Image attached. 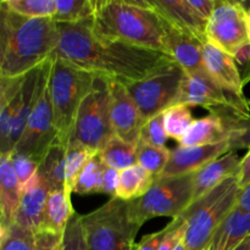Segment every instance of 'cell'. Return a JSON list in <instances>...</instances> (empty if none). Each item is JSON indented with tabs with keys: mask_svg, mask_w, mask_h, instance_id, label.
<instances>
[{
	"mask_svg": "<svg viewBox=\"0 0 250 250\" xmlns=\"http://www.w3.org/2000/svg\"><path fill=\"white\" fill-rule=\"evenodd\" d=\"M9 1V0H1V2H7Z\"/></svg>",
	"mask_w": 250,
	"mask_h": 250,
	"instance_id": "51",
	"label": "cell"
},
{
	"mask_svg": "<svg viewBox=\"0 0 250 250\" xmlns=\"http://www.w3.org/2000/svg\"><path fill=\"white\" fill-rule=\"evenodd\" d=\"M62 234L55 233L48 229H41L36 233L34 250H61Z\"/></svg>",
	"mask_w": 250,
	"mask_h": 250,
	"instance_id": "39",
	"label": "cell"
},
{
	"mask_svg": "<svg viewBox=\"0 0 250 250\" xmlns=\"http://www.w3.org/2000/svg\"><path fill=\"white\" fill-rule=\"evenodd\" d=\"M167 233L164 237L163 242L158 250H175L185 237V221L181 216L175 217L167 225Z\"/></svg>",
	"mask_w": 250,
	"mask_h": 250,
	"instance_id": "38",
	"label": "cell"
},
{
	"mask_svg": "<svg viewBox=\"0 0 250 250\" xmlns=\"http://www.w3.org/2000/svg\"><path fill=\"white\" fill-rule=\"evenodd\" d=\"M232 56H233L237 68H238L243 85L248 84L250 82V43L241 46Z\"/></svg>",
	"mask_w": 250,
	"mask_h": 250,
	"instance_id": "40",
	"label": "cell"
},
{
	"mask_svg": "<svg viewBox=\"0 0 250 250\" xmlns=\"http://www.w3.org/2000/svg\"><path fill=\"white\" fill-rule=\"evenodd\" d=\"M42 66V65H41ZM41 66L29 71L24 75L21 89L17 93L16 105H15L14 116L10 124L9 132V150L11 153L16 144L19 143L22 133L24 131L28 117L34 106L38 92L39 77H41Z\"/></svg>",
	"mask_w": 250,
	"mask_h": 250,
	"instance_id": "18",
	"label": "cell"
},
{
	"mask_svg": "<svg viewBox=\"0 0 250 250\" xmlns=\"http://www.w3.org/2000/svg\"><path fill=\"white\" fill-rule=\"evenodd\" d=\"M155 181L151 175L139 165H133L120 171V181L117 186L116 197L122 200H134L141 198L149 190Z\"/></svg>",
	"mask_w": 250,
	"mask_h": 250,
	"instance_id": "25",
	"label": "cell"
},
{
	"mask_svg": "<svg viewBox=\"0 0 250 250\" xmlns=\"http://www.w3.org/2000/svg\"><path fill=\"white\" fill-rule=\"evenodd\" d=\"M229 153V141L200 146H177L171 150L170 159L160 176H180L193 173L212 160ZM159 177V176H158Z\"/></svg>",
	"mask_w": 250,
	"mask_h": 250,
	"instance_id": "15",
	"label": "cell"
},
{
	"mask_svg": "<svg viewBox=\"0 0 250 250\" xmlns=\"http://www.w3.org/2000/svg\"><path fill=\"white\" fill-rule=\"evenodd\" d=\"M247 15H248V26H249V34H250V9L247 11Z\"/></svg>",
	"mask_w": 250,
	"mask_h": 250,
	"instance_id": "49",
	"label": "cell"
},
{
	"mask_svg": "<svg viewBox=\"0 0 250 250\" xmlns=\"http://www.w3.org/2000/svg\"><path fill=\"white\" fill-rule=\"evenodd\" d=\"M55 6L53 19L56 22L73 23L92 19L93 0H55Z\"/></svg>",
	"mask_w": 250,
	"mask_h": 250,
	"instance_id": "31",
	"label": "cell"
},
{
	"mask_svg": "<svg viewBox=\"0 0 250 250\" xmlns=\"http://www.w3.org/2000/svg\"><path fill=\"white\" fill-rule=\"evenodd\" d=\"M11 11L31 19H44L55 16V0H9L1 2Z\"/></svg>",
	"mask_w": 250,
	"mask_h": 250,
	"instance_id": "33",
	"label": "cell"
},
{
	"mask_svg": "<svg viewBox=\"0 0 250 250\" xmlns=\"http://www.w3.org/2000/svg\"><path fill=\"white\" fill-rule=\"evenodd\" d=\"M248 103H249V105H250V100H248Z\"/></svg>",
	"mask_w": 250,
	"mask_h": 250,
	"instance_id": "52",
	"label": "cell"
},
{
	"mask_svg": "<svg viewBox=\"0 0 250 250\" xmlns=\"http://www.w3.org/2000/svg\"><path fill=\"white\" fill-rule=\"evenodd\" d=\"M76 214L71 202V192L66 188H58L49 192L44 209L42 229L62 234L71 217Z\"/></svg>",
	"mask_w": 250,
	"mask_h": 250,
	"instance_id": "23",
	"label": "cell"
},
{
	"mask_svg": "<svg viewBox=\"0 0 250 250\" xmlns=\"http://www.w3.org/2000/svg\"><path fill=\"white\" fill-rule=\"evenodd\" d=\"M58 28L60 37L55 55L124 84L144 80L175 61L161 51L98 36L93 29L92 19L73 23L58 22Z\"/></svg>",
	"mask_w": 250,
	"mask_h": 250,
	"instance_id": "1",
	"label": "cell"
},
{
	"mask_svg": "<svg viewBox=\"0 0 250 250\" xmlns=\"http://www.w3.org/2000/svg\"><path fill=\"white\" fill-rule=\"evenodd\" d=\"M166 39H167V54L187 73L208 71L205 67L203 45L205 42L200 41L190 32L173 26L165 20Z\"/></svg>",
	"mask_w": 250,
	"mask_h": 250,
	"instance_id": "14",
	"label": "cell"
},
{
	"mask_svg": "<svg viewBox=\"0 0 250 250\" xmlns=\"http://www.w3.org/2000/svg\"><path fill=\"white\" fill-rule=\"evenodd\" d=\"M136 151L137 146L127 143L117 136H114L98 154L105 165L121 171L137 165Z\"/></svg>",
	"mask_w": 250,
	"mask_h": 250,
	"instance_id": "26",
	"label": "cell"
},
{
	"mask_svg": "<svg viewBox=\"0 0 250 250\" xmlns=\"http://www.w3.org/2000/svg\"><path fill=\"white\" fill-rule=\"evenodd\" d=\"M95 155V153L82 148V146H68L63 160V176H65V188L72 193L75 189L78 176L82 172L88 161Z\"/></svg>",
	"mask_w": 250,
	"mask_h": 250,
	"instance_id": "30",
	"label": "cell"
},
{
	"mask_svg": "<svg viewBox=\"0 0 250 250\" xmlns=\"http://www.w3.org/2000/svg\"><path fill=\"white\" fill-rule=\"evenodd\" d=\"M97 73L83 70L53 54L49 77L56 144L67 149L83 100L92 92Z\"/></svg>",
	"mask_w": 250,
	"mask_h": 250,
	"instance_id": "4",
	"label": "cell"
},
{
	"mask_svg": "<svg viewBox=\"0 0 250 250\" xmlns=\"http://www.w3.org/2000/svg\"><path fill=\"white\" fill-rule=\"evenodd\" d=\"M167 226L165 229H160L158 232H154V233L146 234L142 238V241L139 243H136L133 250H158L159 246L163 242L164 237L167 233Z\"/></svg>",
	"mask_w": 250,
	"mask_h": 250,
	"instance_id": "41",
	"label": "cell"
},
{
	"mask_svg": "<svg viewBox=\"0 0 250 250\" xmlns=\"http://www.w3.org/2000/svg\"><path fill=\"white\" fill-rule=\"evenodd\" d=\"M183 77L185 71L173 61L144 80L125 85L136 102L144 121H148L177 104Z\"/></svg>",
	"mask_w": 250,
	"mask_h": 250,
	"instance_id": "10",
	"label": "cell"
},
{
	"mask_svg": "<svg viewBox=\"0 0 250 250\" xmlns=\"http://www.w3.org/2000/svg\"><path fill=\"white\" fill-rule=\"evenodd\" d=\"M175 250H187V249H186V246H185V243H183V241L181 242L180 244H178L177 248H176Z\"/></svg>",
	"mask_w": 250,
	"mask_h": 250,
	"instance_id": "48",
	"label": "cell"
},
{
	"mask_svg": "<svg viewBox=\"0 0 250 250\" xmlns=\"http://www.w3.org/2000/svg\"><path fill=\"white\" fill-rule=\"evenodd\" d=\"M229 151L250 148V117L241 119L229 126Z\"/></svg>",
	"mask_w": 250,
	"mask_h": 250,
	"instance_id": "36",
	"label": "cell"
},
{
	"mask_svg": "<svg viewBox=\"0 0 250 250\" xmlns=\"http://www.w3.org/2000/svg\"><path fill=\"white\" fill-rule=\"evenodd\" d=\"M24 76L14 78H0V154L9 150L10 124L14 116L17 93L21 89Z\"/></svg>",
	"mask_w": 250,
	"mask_h": 250,
	"instance_id": "24",
	"label": "cell"
},
{
	"mask_svg": "<svg viewBox=\"0 0 250 250\" xmlns=\"http://www.w3.org/2000/svg\"><path fill=\"white\" fill-rule=\"evenodd\" d=\"M114 136L110 120L109 80L99 75L92 92L78 110L68 146H82L98 154Z\"/></svg>",
	"mask_w": 250,
	"mask_h": 250,
	"instance_id": "8",
	"label": "cell"
},
{
	"mask_svg": "<svg viewBox=\"0 0 250 250\" xmlns=\"http://www.w3.org/2000/svg\"><path fill=\"white\" fill-rule=\"evenodd\" d=\"M194 122L190 107L185 104H175L164 111V125L168 138L180 143Z\"/></svg>",
	"mask_w": 250,
	"mask_h": 250,
	"instance_id": "29",
	"label": "cell"
},
{
	"mask_svg": "<svg viewBox=\"0 0 250 250\" xmlns=\"http://www.w3.org/2000/svg\"><path fill=\"white\" fill-rule=\"evenodd\" d=\"M122 1L127 2V4L134 5V6H139V7H143V9L159 12L158 6H156V4L154 2V0H122Z\"/></svg>",
	"mask_w": 250,
	"mask_h": 250,
	"instance_id": "46",
	"label": "cell"
},
{
	"mask_svg": "<svg viewBox=\"0 0 250 250\" xmlns=\"http://www.w3.org/2000/svg\"><path fill=\"white\" fill-rule=\"evenodd\" d=\"M216 1H237V0H216Z\"/></svg>",
	"mask_w": 250,
	"mask_h": 250,
	"instance_id": "50",
	"label": "cell"
},
{
	"mask_svg": "<svg viewBox=\"0 0 250 250\" xmlns=\"http://www.w3.org/2000/svg\"><path fill=\"white\" fill-rule=\"evenodd\" d=\"M237 177H238V183L241 188H244L250 185V148L248 149L247 155H244V158L241 159L238 176Z\"/></svg>",
	"mask_w": 250,
	"mask_h": 250,
	"instance_id": "44",
	"label": "cell"
},
{
	"mask_svg": "<svg viewBox=\"0 0 250 250\" xmlns=\"http://www.w3.org/2000/svg\"><path fill=\"white\" fill-rule=\"evenodd\" d=\"M81 221L89 250H133L142 227L132 219L128 202L119 198L81 216Z\"/></svg>",
	"mask_w": 250,
	"mask_h": 250,
	"instance_id": "6",
	"label": "cell"
},
{
	"mask_svg": "<svg viewBox=\"0 0 250 250\" xmlns=\"http://www.w3.org/2000/svg\"><path fill=\"white\" fill-rule=\"evenodd\" d=\"M109 80L110 120L115 136L137 146L141 131L146 124L138 106L124 83Z\"/></svg>",
	"mask_w": 250,
	"mask_h": 250,
	"instance_id": "12",
	"label": "cell"
},
{
	"mask_svg": "<svg viewBox=\"0 0 250 250\" xmlns=\"http://www.w3.org/2000/svg\"><path fill=\"white\" fill-rule=\"evenodd\" d=\"M205 67L212 78L233 98L246 102L243 93V82L233 56L221 50L214 44L205 42L203 45Z\"/></svg>",
	"mask_w": 250,
	"mask_h": 250,
	"instance_id": "16",
	"label": "cell"
},
{
	"mask_svg": "<svg viewBox=\"0 0 250 250\" xmlns=\"http://www.w3.org/2000/svg\"><path fill=\"white\" fill-rule=\"evenodd\" d=\"M36 233L16 224L0 229V250H34Z\"/></svg>",
	"mask_w": 250,
	"mask_h": 250,
	"instance_id": "32",
	"label": "cell"
},
{
	"mask_svg": "<svg viewBox=\"0 0 250 250\" xmlns=\"http://www.w3.org/2000/svg\"><path fill=\"white\" fill-rule=\"evenodd\" d=\"M237 1H238L239 4L243 5V7L247 10V11L250 9V0H237Z\"/></svg>",
	"mask_w": 250,
	"mask_h": 250,
	"instance_id": "47",
	"label": "cell"
},
{
	"mask_svg": "<svg viewBox=\"0 0 250 250\" xmlns=\"http://www.w3.org/2000/svg\"><path fill=\"white\" fill-rule=\"evenodd\" d=\"M250 236V212L237 205L224 220L205 250H233Z\"/></svg>",
	"mask_w": 250,
	"mask_h": 250,
	"instance_id": "20",
	"label": "cell"
},
{
	"mask_svg": "<svg viewBox=\"0 0 250 250\" xmlns=\"http://www.w3.org/2000/svg\"><path fill=\"white\" fill-rule=\"evenodd\" d=\"M51 187L37 170L33 177L22 187V197L15 224L29 231L39 232L43 227L44 209Z\"/></svg>",
	"mask_w": 250,
	"mask_h": 250,
	"instance_id": "13",
	"label": "cell"
},
{
	"mask_svg": "<svg viewBox=\"0 0 250 250\" xmlns=\"http://www.w3.org/2000/svg\"><path fill=\"white\" fill-rule=\"evenodd\" d=\"M193 202V173L180 176H159L141 198L129 200L132 219L143 226L155 217L180 216Z\"/></svg>",
	"mask_w": 250,
	"mask_h": 250,
	"instance_id": "7",
	"label": "cell"
},
{
	"mask_svg": "<svg viewBox=\"0 0 250 250\" xmlns=\"http://www.w3.org/2000/svg\"><path fill=\"white\" fill-rule=\"evenodd\" d=\"M207 42L233 55L250 43L248 15L238 1H216L205 27Z\"/></svg>",
	"mask_w": 250,
	"mask_h": 250,
	"instance_id": "11",
	"label": "cell"
},
{
	"mask_svg": "<svg viewBox=\"0 0 250 250\" xmlns=\"http://www.w3.org/2000/svg\"><path fill=\"white\" fill-rule=\"evenodd\" d=\"M237 205H238L241 209L250 212V185L247 186V187L242 188Z\"/></svg>",
	"mask_w": 250,
	"mask_h": 250,
	"instance_id": "45",
	"label": "cell"
},
{
	"mask_svg": "<svg viewBox=\"0 0 250 250\" xmlns=\"http://www.w3.org/2000/svg\"><path fill=\"white\" fill-rule=\"evenodd\" d=\"M141 141L155 146H166L167 143V133L164 125V112L151 117L143 125L141 131Z\"/></svg>",
	"mask_w": 250,
	"mask_h": 250,
	"instance_id": "35",
	"label": "cell"
},
{
	"mask_svg": "<svg viewBox=\"0 0 250 250\" xmlns=\"http://www.w3.org/2000/svg\"><path fill=\"white\" fill-rule=\"evenodd\" d=\"M92 26L98 36L167 54L165 19L122 0H93Z\"/></svg>",
	"mask_w": 250,
	"mask_h": 250,
	"instance_id": "3",
	"label": "cell"
},
{
	"mask_svg": "<svg viewBox=\"0 0 250 250\" xmlns=\"http://www.w3.org/2000/svg\"><path fill=\"white\" fill-rule=\"evenodd\" d=\"M11 159L20 185H21V187H23L37 172L39 164L29 156L20 153H11Z\"/></svg>",
	"mask_w": 250,
	"mask_h": 250,
	"instance_id": "37",
	"label": "cell"
},
{
	"mask_svg": "<svg viewBox=\"0 0 250 250\" xmlns=\"http://www.w3.org/2000/svg\"><path fill=\"white\" fill-rule=\"evenodd\" d=\"M0 27V78L27 75L58 48V22L51 17H24L1 4Z\"/></svg>",
	"mask_w": 250,
	"mask_h": 250,
	"instance_id": "2",
	"label": "cell"
},
{
	"mask_svg": "<svg viewBox=\"0 0 250 250\" xmlns=\"http://www.w3.org/2000/svg\"><path fill=\"white\" fill-rule=\"evenodd\" d=\"M241 190L238 177L233 176L190 203L180 215L185 221L183 243L186 249L208 248L220 225L237 207Z\"/></svg>",
	"mask_w": 250,
	"mask_h": 250,
	"instance_id": "5",
	"label": "cell"
},
{
	"mask_svg": "<svg viewBox=\"0 0 250 250\" xmlns=\"http://www.w3.org/2000/svg\"><path fill=\"white\" fill-rule=\"evenodd\" d=\"M51 70V58L41 66L36 103L28 117L24 131L19 143L11 153L29 156L41 164L51 146L56 143V131L54 126L53 106L50 99L49 77Z\"/></svg>",
	"mask_w": 250,
	"mask_h": 250,
	"instance_id": "9",
	"label": "cell"
},
{
	"mask_svg": "<svg viewBox=\"0 0 250 250\" xmlns=\"http://www.w3.org/2000/svg\"><path fill=\"white\" fill-rule=\"evenodd\" d=\"M186 1L205 21L209 19L215 5H216V0H186Z\"/></svg>",
	"mask_w": 250,
	"mask_h": 250,
	"instance_id": "43",
	"label": "cell"
},
{
	"mask_svg": "<svg viewBox=\"0 0 250 250\" xmlns=\"http://www.w3.org/2000/svg\"><path fill=\"white\" fill-rule=\"evenodd\" d=\"M106 165L99 154H95L82 172L78 176L73 192L78 194H93V193H103V180H104V171Z\"/></svg>",
	"mask_w": 250,
	"mask_h": 250,
	"instance_id": "28",
	"label": "cell"
},
{
	"mask_svg": "<svg viewBox=\"0 0 250 250\" xmlns=\"http://www.w3.org/2000/svg\"><path fill=\"white\" fill-rule=\"evenodd\" d=\"M22 187L12 165L11 153L0 154V229L15 224Z\"/></svg>",
	"mask_w": 250,
	"mask_h": 250,
	"instance_id": "19",
	"label": "cell"
},
{
	"mask_svg": "<svg viewBox=\"0 0 250 250\" xmlns=\"http://www.w3.org/2000/svg\"><path fill=\"white\" fill-rule=\"evenodd\" d=\"M241 159L236 151H229L193 172V200L221 185L227 178L238 176Z\"/></svg>",
	"mask_w": 250,
	"mask_h": 250,
	"instance_id": "17",
	"label": "cell"
},
{
	"mask_svg": "<svg viewBox=\"0 0 250 250\" xmlns=\"http://www.w3.org/2000/svg\"><path fill=\"white\" fill-rule=\"evenodd\" d=\"M158 11L166 21L181 29L190 32L200 41L207 42V21L200 17L186 0H154Z\"/></svg>",
	"mask_w": 250,
	"mask_h": 250,
	"instance_id": "21",
	"label": "cell"
},
{
	"mask_svg": "<svg viewBox=\"0 0 250 250\" xmlns=\"http://www.w3.org/2000/svg\"><path fill=\"white\" fill-rule=\"evenodd\" d=\"M229 128L216 114L194 120L190 128L180 142L181 146H200L229 141Z\"/></svg>",
	"mask_w": 250,
	"mask_h": 250,
	"instance_id": "22",
	"label": "cell"
},
{
	"mask_svg": "<svg viewBox=\"0 0 250 250\" xmlns=\"http://www.w3.org/2000/svg\"><path fill=\"white\" fill-rule=\"evenodd\" d=\"M61 250H89L85 242L81 215L77 212L71 217L63 231Z\"/></svg>",
	"mask_w": 250,
	"mask_h": 250,
	"instance_id": "34",
	"label": "cell"
},
{
	"mask_svg": "<svg viewBox=\"0 0 250 250\" xmlns=\"http://www.w3.org/2000/svg\"><path fill=\"white\" fill-rule=\"evenodd\" d=\"M171 150L166 146H155L139 139L137 143V165L158 177L163 173L170 159Z\"/></svg>",
	"mask_w": 250,
	"mask_h": 250,
	"instance_id": "27",
	"label": "cell"
},
{
	"mask_svg": "<svg viewBox=\"0 0 250 250\" xmlns=\"http://www.w3.org/2000/svg\"><path fill=\"white\" fill-rule=\"evenodd\" d=\"M120 181V171L109 167L106 165L104 171V180H103V194H107L111 198L116 197L117 186Z\"/></svg>",
	"mask_w": 250,
	"mask_h": 250,
	"instance_id": "42",
	"label": "cell"
}]
</instances>
